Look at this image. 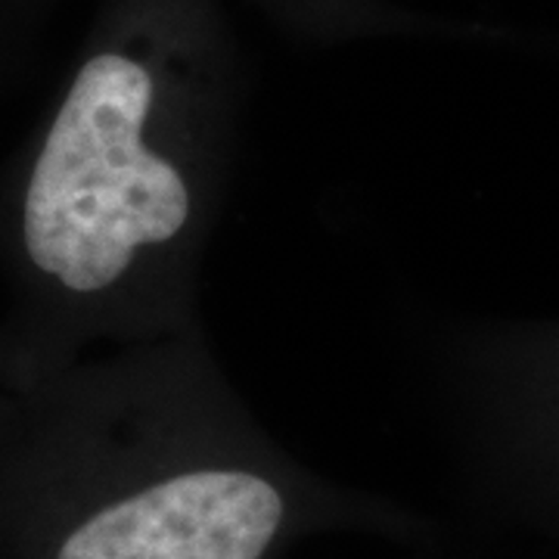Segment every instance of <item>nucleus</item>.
Instances as JSON below:
<instances>
[{
  "label": "nucleus",
  "instance_id": "obj_1",
  "mask_svg": "<svg viewBox=\"0 0 559 559\" xmlns=\"http://www.w3.org/2000/svg\"><path fill=\"white\" fill-rule=\"evenodd\" d=\"M246 100L230 0H116L22 187L20 249L40 286L131 345L202 330Z\"/></svg>",
  "mask_w": 559,
  "mask_h": 559
},
{
  "label": "nucleus",
  "instance_id": "obj_2",
  "mask_svg": "<svg viewBox=\"0 0 559 559\" xmlns=\"http://www.w3.org/2000/svg\"><path fill=\"white\" fill-rule=\"evenodd\" d=\"M94 392L106 476L50 559H274L326 528L407 525L289 457L227 377L205 326L134 342Z\"/></svg>",
  "mask_w": 559,
  "mask_h": 559
},
{
  "label": "nucleus",
  "instance_id": "obj_3",
  "mask_svg": "<svg viewBox=\"0 0 559 559\" xmlns=\"http://www.w3.org/2000/svg\"><path fill=\"white\" fill-rule=\"evenodd\" d=\"M299 38L348 40L377 35H423V16L389 0H249Z\"/></svg>",
  "mask_w": 559,
  "mask_h": 559
}]
</instances>
